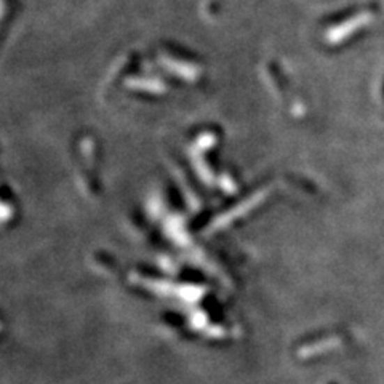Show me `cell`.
I'll list each match as a JSON object with an SVG mask.
<instances>
[{
  "label": "cell",
  "mask_w": 384,
  "mask_h": 384,
  "mask_svg": "<svg viewBox=\"0 0 384 384\" xmlns=\"http://www.w3.org/2000/svg\"><path fill=\"white\" fill-rule=\"evenodd\" d=\"M370 21H373V15H370V13H360L359 16H354V18L351 20V21H348V23H344V24L339 26V28L332 31V34H330V37H332L333 42L344 40V37H348V36L353 34V32L362 29V28H364V26L369 24Z\"/></svg>",
  "instance_id": "1"
}]
</instances>
